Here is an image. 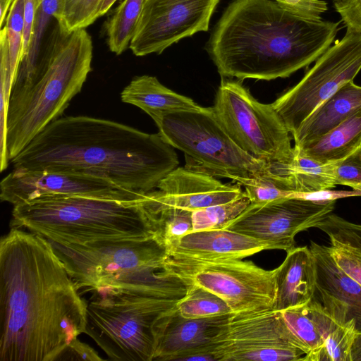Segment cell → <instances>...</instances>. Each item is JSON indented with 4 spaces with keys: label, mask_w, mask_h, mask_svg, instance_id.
<instances>
[{
    "label": "cell",
    "mask_w": 361,
    "mask_h": 361,
    "mask_svg": "<svg viewBox=\"0 0 361 361\" xmlns=\"http://www.w3.org/2000/svg\"><path fill=\"white\" fill-rule=\"evenodd\" d=\"M14 0H0V27L6 23L8 13Z\"/></svg>",
    "instance_id": "obj_43"
},
{
    "label": "cell",
    "mask_w": 361,
    "mask_h": 361,
    "mask_svg": "<svg viewBox=\"0 0 361 361\" xmlns=\"http://www.w3.org/2000/svg\"><path fill=\"white\" fill-rule=\"evenodd\" d=\"M49 242L78 290L92 291L102 287L139 288L174 300H180L186 293V286L180 279L164 271L169 255L154 238L88 245Z\"/></svg>",
    "instance_id": "obj_6"
},
{
    "label": "cell",
    "mask_w": 361,
    "mask_h": 361,
    "mask_svg": "<svg viewBox=\"0 0 361 361\" xmlns=\"http://www.w3.org/2000/svg\"><path fill=\"white\" fill-rule=\"evenodd\" d=\"M353 319L338 325L319 348L307 353L303 361H351L350 350L355 333Z\"/></svg>",
    "instance_id": "obj_31"
},
{
    "label": "cell",
    "mask_w": 361,
    "mask_h": 361,
    "mask_svg": "<svg viewBox=\"0 0 361 361\" xmlns=\"http://www.w3.org/2000/svg\"><path fill=\"white\" fill-rule=\"evenodd\" d=\"M185 286L186 293L176 305V309L182 316L200 319L233 312L224 300L211 291L195 285Z\"/></svg>",
    "instance_id": "obj_30"
},
{
    "label": "cell",
    "mask_w": 361,
    "mask_h": 361,
    "mask_svg": "<svg viewBox=\"0 0 361 361\" xmlns=\"http://www.w3.org/2000/svg\"><path fill=\"white\" fill-rule=\"evenodd\" d=\"M154 215V238L169 250L185 235L192 231V211L157 206Z\"/></svg>",
    "instance_id": "obj_29"
},
{
    "label": "cell",
    "mask_w": 361,
    "mask_h": 361,
    "mask_svg": "<svg viewBox=\"0 0 361 361\" xmlns=\"http://www.w3.org/2000/svg\"><path fill=\"white\" fill-rule=\"evenodd\" d=\"M250 204L245 195L231 202L195 210L192 212V231L225 228Z\"/></svg>",
    "instance_id": "obj_32"
},
{
    "label": "cell",
    "mask_w": 361,
    "mask_h": 361,
    "mask_svg": "<svg viewBox=\"0 0 361 361\" xmlns=\"http://www.w3.org/2000/svg\"><path fill=\"white\" fill-rule=\"evenodd\" d=\"M157 188L152 192L157 206L192 212L246 195L238 184H224L214 176L186 167L173 169L159 182Z\"/></svg>",
    "instance_id": "obj_17"
},
{
    "label": "cell",
    "mask_w": 361,
    "mask_h": 361,
    "mask_svg": "<svg viewBox=\"0 0 361 361\" xmlns=\"http://www.w3.org/2000/svg\"><path fill=\"white\" fill-rule=\"evenodd\" d=\"M0 170H6L10 161L7 147V120L13 87L9 50L6 45L0 48Z\"/></svg>",
    "instance_id": "obj_35"
},
{
    "label": "cell",
    "mask_w": 361,
    "mask_h": 361,
    "mask_svg": "<svg viewBox=\"0 0 361 361\" xmlns=\"http://www.w3.org/2000/svg\"><path fill=\"white\" fill-rule=\"evenodd\" d=\"M335 180L336 185L349 186L361 191V147L336 163Z\"/></svg>",
    "instance_id": "obj_37"
},
{
    "label": "cell",
    "mask_w": 361,
    "mask_h": 361,
    "mask_svg": "<svg viewBox=\"0 0 361 361\" xmlns=\"http://www.w3.org/2000/svg\"><path fill=\"white\" fill-rule=\"evenodd\" d=\"M310 249L316 266L313 298L338 325L353 319L361 332V285L339 268L330 247L311 241Z\"/></svg>",
    "instance_id": "obj_18"
},
{
    "label": "cell",
    "mask_w": 361,
    "mask_h": 361,
    "mask_svg": "<svg viewBox=\"0 0 361 361\" xmlns=\"http://www.w3.org/2000/svg\"><path fill=\"white\" fill-rule=\"evenodd\" d=\"M147 193L128 190L109 180L90 176L18 168H13L0 183L1 200L13 206L47 195L135 200L144 198Z\"/></svg>",
    "instance_id": "obj_15"
},
{
    "label": "cell",
    "mask_w": 361,
    "mask_h": 361,
    "mask_svg": "<svg viewBox=\"0 0 361 361\" xmlns=\"http://www.w3.org/2000/svg\"><path fill=\"white\" fill-rule=\"evenodd\" d=\"M229 314L190 319L182 316L176 307L166 312L154 325L152 361H188L197 354L209 355L215 361L208 348Z\"/></svg>",
    "instance_id": "obj_16"
},
{
    "label": "cell",
    "mask_w": 361,
    "mask_h": 361,
    "mask_svg": "<svg viewBox=\"0 0 361 361\" xmlns=\"http://www.w3.org/2000/svg\"><path fill=\"white\" fill-rule=\"evenodd\" d=\"M61 1L42 0L34 24L32 41L26 55L20 61L11 97L19 96L27 91L41 73L47 47L54 30H51L50 27L54 22L57 23Z\"/></svg>",
    "instance_id": "obj_22"
},
{
    "label": "cell",
    "mask_w": 361,
    "mask_h": 361,
    "mask_svg": "<svg viewBox=\"0 0 361 361\" xmlns=\"http://www.w3.org/2000/svg\"><path fill=\"white\" fill-rule=\"evenodd\" d=\"M159 133L185 154V167L244 186L270 171V164L241 149L228 134L212 107L159 113L150 116Z\"/></svg>",
    "instance_id": "obj_8"
},
{
    "label": "cell",
    "mask_w": 361,
    "mask_h": 361,
    "mask_svg": "<svg viewBox=\"0 0 361 361\" xmlns=\"http://www.w3.org/2000/svg\"><path fill=\"white\" fill-rule=\"evenodd\" d=\"M11 161L13 168L94 176L140 193L157 188L179 164L159 133L87 116L51 122Z\"/></svg>",
    "instance_id": "obj_2"
},
{
    "label": "cell",
    "mask_w": 361,
    "mask_h": 361,
    "mask_svg": "<svg viewBox=\"0 0 361 361\" xmlns=\"http://www.w3.org/2000/svg\"><path fill=\"white\" fill-rule=\"evenodd\" d=\"M4 26L6 29L11 76L14 83L21 60L23 45L24 0L13 1Z\"/></svg>",
    "instance_id": "obj_36"
},
{
    "label": "cell",
    "mask_w": 361,
    "mask_h": 361,
    "mask_svg": "<svg viewBox=\"0 0 361 361\" xmlns=\"http://www.w3.org/2000/svg\"><path fill=\"white\" fill-rule=\"evenodd\" d=\"M361 196V191L353 190H333L326 189L310 192H294L288 197L300 198L314 202L336 201L338 199Z\"/></svg>",
    "instance_id": "obj_41"
},
{
    "label": "cell",
    "mask_w": 361,
    "mask_h": 361,
    "mask_svg": "<svg viewBox=\"0 0 361 361\" xmlns=\"http://www.w3.org/2000/svg\"><path fill=\"white\" fill-rule=\"evenodd\" d=\"M121 101L136 106L152 115L185 110H199L202 106L191 98L163 85L154 76L141 75L132 79L121 93Z\"/></svg>",
    "instance_id": "obj_23"
},
{
    "label": "cell",
    "mask_w": 361,
    "mask_h": 361,
    "mask_svg": "<svg viewBox=\"0 0 361 361\" xmlns=\"http://www.w3.org/2000/svg\"><path fill=\"white\" fill-rule=\"evenodd\" d=\"M220 0H145L129 49L137 56L159 54L209 29Z\"/></svg>",
    "instance_id": "obj_13"
},
{
    "label": "cell",
    "mask_w": 361,
    "mask_h": 361,
    "mask_svg": "<svg viewBox=\"0 0 361 361\" xmlns=\"http://www.w3.org/2000/svg\"><path fill=\"white\" fill-rule=\"evenodd\" d=\"M87 302L85 333L111 360L152 361L154 325L178 300L139 288L102 287Z\"/></svg>",
    "instance_id": "obj_7"
},
{
    "label": "cell",
    "mask_w": 361,
    "mask_h": 361,
    "mask_svg": "<svg viewBox=\"0 0 361 361\" xmlns=\"http://www.w3.org/2000/svg\"><path fill=\"white\" fill-rule=\"evenodd\" d=\"M351 361H361V332H356L350 350Z\"/></svg>",
    "instance_id": "obj_42"
},
{
    "label": "cell",
    "mask_w": 361,
    "mask_h": 361,
    "mask_svg": "<svg viewBox=\"0 0 361 361\" xmlns=\"http://www.w3.org/2000/svg\"><path fill=\"white\" fill-rule=\"evenodd\" d=\"M97 352L78 338L74 339L62 352L57 361L62 360H102Z\"/></svg>",
    "instance_id": "obj_40"
},
{
    "label": "cell",
    "mask_w": 361,
    "mask_h": 361,
    "mask_svg": "<svg viewBox=\"0 0 361 361\" xmlns=\"http://www.w3.org/2000/svg\"><path fill=\"white\" fill-rule=\"evenodd\" d=\"M92 37L85 29L63 34L56 27L41 73L27 91L10 99L6 139L10 161L60 118L81 91L92 71Z\"/></svg>",
    "instance_id": "obj_5"
},
{
    "label": "cell",
    "mask_w": 361,
    "mask_h": 361,
    "mask_svg": "<svg viewBox=\"0 0 361 361\" xmlns=\"http://www.w3.org/2000/svg\"><path fill=\"white\" fill-rule=\"evenodd\" d=\"M280 312L307 353L321 346L329 334L338 325L314 298L305 304Z\"/></svg>",
    "instance_id": "obj_26"
},
{
    "label": "cell",
    "mask_w": 361,
    "mask_h": 361,
    "mask_svg": "<svg viewBox=\"0 0 361 361\" xmlns=\"http://www.w3.org/2000/svg\"><path fill=\"white\" fill-rule=\"evenodd\" d=\"M154 213L151 191L135 200L47 195L13 206L10 224L61 245H88L154 238Z\"/></svg>",
    "instance_id": "obj_4"
},
{
    "label": "cell",
    "mask_w": 361,
    "mask_h": 361,
    "mask_svg": "<svg viewBox=\"0 0 361 361\" xmlns=\"http://www.w3.org/2000/svg\"><path fill=\"white\" fill-rule=\"evenodd\" d=\"M335 166L336 163H322L295 150V159L288 169L287 176L293 179L295 192L331 189L336 185Z\"/></svg>",
    "instance_id": "obj_27"
},
{
    "label": "cell",
    "mask_w": 361,
    "mask_h": 361,
    "mask_svg": "<svg viewBox=\"0 0 361 361\" xmlns=\"http://www.w3.org/2000/svg\"><path fill=\"white\" fill-rule=\"evenodd\" d=\"M347 29L361 34V0H332Z\"/></svg>",
    "instance_id": "obj_39"
},
{
    "label": "cell",
    "mask_w": 361,
    "mask_h": 361,
    "mask_svg": "<svg viewBox=\"0 0 361 361\" xmlns=\"http://www.w3.org/2000/svg\"><path fill=\"white\" fill-rule=\"evenodd\" d=\"M266 250L274 248L265 241L221 228L191 231L183 236L168 255L200 260L242 259Z\"/></svg>",
    "instance_id": "obj_19"
},
{
    "label": "cell",
    "mask_w": 361,
    "mask_h": 361,
    "mask_svg": "<svg viewBox=\"0 0 361 361\" xmlns=\"http://www.w3.org/2000/svg\"><path fill=\"white\" fill-rule=\"evenodd\" d=\"M276 269V297L274 309L281 311L310 301L316 286V266L307 246L287 252Z\"/></svg>",
    "instance_id": "obj_20"
},
{
    "label": "cell",
    "mask_w": 361,
    "mask_h": 361,
    "mask_svg": "<svg viewBox=\"0 0 361 361\" xmlns=\"http://www.w3.org/2000/svg\"><path fill=\"white\" fill-rule=\"evenodd\" d=\"M87 307L51 243L11 227L0 242V361H57L85 333Z\"/></svg>",
    "instance_id": "obj_1"
},
{
    "label": "cell",
    "mask_w": 361,
    "mask_h": 361,
    "mask_svg": "<svg viewBox=\"0 0 361 361\" xmlns=\"http://www.w3.org/2000/svg\"><path fill=\"white\" fill-rule=\"evenodd\" d=\"M292 14L309 20H322V15L328 10L324 0H274Z\"/></svg>",
    "instance_id": "obj_38"
},
{
    "label": "cell",
    "mask_w": 361,
    "mask_h": 361,
    "mask_svg": "<svg viewBox=\"0 0 361 361\" xmlns=\"http://www.w3.org/2000/svg\"><path fill=\"white\" fill-rule=\"evenodd\" d=\"M245 194L251 203H263L288 197L295 192L293 180L270 171L248 181Z\"/></svg>",
    "instance_id": "obj_33"
},
{
    "label": "cell",
    "mask_w": 361,
    "mask_h": 361,
    "mask_svg": "<svg viewBox=\"0 0 361 361\" xmlns=\"http://www.w3.org/2000/svg\"><path fill=\"white\" fill-rule=\"evenodd\" d=\"M361 147V108L317 139L299 146L295 152L322 163H337Z\"/></svg>",
    "instance_id": "obj_24"
},
{
    "label": "cell",
    "mask_w": 361,
    "mask_h": 361,
    "mask_svg": "<svg viewBox=\"0 0 361 361\" xmlns=\"http://www.w3.org/2000/svg\"><path fill=\"white\" fill-rule=\"evenodd\" d=\"M145 0H123L106 23L109 50L116 55L129 49Z\"/></svg>",
    "instance_id": "obj_28"
},
{
    "label": "cell",
    "mask_w": 361,
    "mask_h": 361,
    "mask_svg": "<svg viewBox=\"0 0 361 361\" xmlns=\"http://www.w3.org/2000/svg\"><path fill=\"white\" fill-rule=\"evenodd\" d=\"M164 270L185 286L204 288L224 300L233 312L274 309L276 269L240 259L200 260L168 256Z\"/></svg>",
    "instance_id": "obj_10"
},
{
    "label": "cell",
    "mask_w": 361,
    "mask_h": 361,
    "mask_svg": "<svg viewBox=\"0 0 361 361\" xmlns=\"http://www.w3.org/2000/svg\"><path fill=\"white\" fill-rule=\"evenodd\" d=\"M102 0H62L56 20L60 32L69 34L85 29L98 19Z\"/></svg>",
    "instance_id": "obj_34"
},
{
    "label": "cell",
    "mask_w": 361,
    "mask_h": 361,
    "mask_svg": "<svg viewBox=\"0 0 361 361\" xmlns=\"http://www.w3.org/2000/svg\"><path fill=\"white\" fill-rule=\"evenodd\" d=\"M212 108L241 149L286 174L295 149L290 133L271 104L257 101L240 82L222 79Z\"/></svg>",
    "instance_id": "obj_9"
},
{
    "label": "cell",
    "mask_w": 361,
    "mask_h": 361,
    "mask_svg": "<svg viewBox=\"0 0 361 361\" xmlns=\"http://www.w3.org/2000/svg\"><path fill=\"white\" fill-rule=\"evenodd\" d=\"M361 108V86L348 82L321 104L293 137L294 146L317 139L338 126Z\"/></svg>",
    "instance_id": "obj_21"
},
{
    "label": "cell",
    "mask_w": 361,
    "mask_h": 361,
    "mask_svg": "<svg viewBox=\"0 0 361 361\" xmlns=\"http://www.w3.org/2000/svg\"><path fill=\"white\" fill-rule=\"evenodd\" d=\"M208 352L215 361H296L307 353L274 309L231 312Z\"/></svg>",
    "instance_id": "obj_11"
},
{
    "label": "cell",
    "mask_w": 361,
    "mask_h": 361,
    "mask_svg": "<svg viewBox=\"0 0 361 361\" xmlns=\"http://www.w3.org/2000/svg\"><path fill=\"white\" fill-rule=\"evenodd\" d=\"M361 70V34L346 29L293 87L271 105L293 137L306 118Z\"/></svg>",
    "instance_id": "obj_12"
},
{
    "label": "cell",
    "mask_w": 361,
    "mask_h": 361,
    "mask_svg": "<svg viewBox=\"0 0 361 361\" xmlns=\"http://www.w3.org/2000/svg\"><path fill=\"white\" fill-rule=\"evenodd\" d=\"M339 23L298 17L274 0H233L207 44L221 77L271 80L307 67L334 42Z\"/></svg>",
    "instance_id": "obj_3"
},
{
    "label": "cell",
    "mask_w": 361,
    "mask_h": 361,
    "mask_svg": "<svg viewBox=\"0 0 361 361\" xmlns=\"http://www.w3.org/2000/svg\"><path fill=\"white\" fill-rule=\"evenodd\" d=\"M117 0H102L99 11L98 18L105 15Z\"/></svg>",
    "instance_id": "obj_44"
},
{
    "label": "cell",
    "mask_w": 361,
    "mask_h": 361,
    "mask_svg": "<svg viewBox=\"0 0 361 361\" xmlns=\"http://www.w3.org/2000/svg\"><path fill=\"white\" fill-rule=\"evenodd\" d=\"M336 201L314 202L285 197L251 203L225 228L270 243L286 252L295 247V235L316 225L334 210Z\"/></svg>",
    "instance_id": "obj_14"
},
{
    "label": "cell",
    "mask_w": 361,
    "mask_h": 361,
    "mask_svg": "<svg viewBox=\"0 0 361 361\" xmlns=\"http://www.w3.org/2000/svg\"><path fill=\"white\" fill-rule=\"evenodd\" d=\"M315 228L329 236L331 253L339 268L361 285V224L331 212Z\"/></svg>",
    "instance_id": "obj_25"
}]
</instances>
